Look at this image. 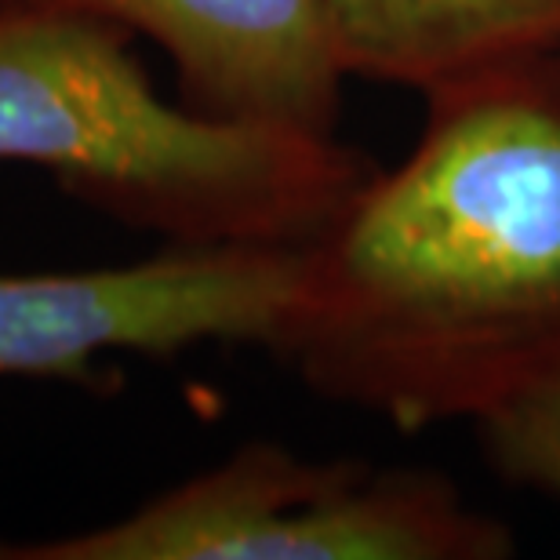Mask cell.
Listing matches in <instances>:
<instances>
[{"label": "cell", "instance_id": "obj_3", "mask_svg": "<svg viewBox=\"0 0 560 560\" xmlns=\"http://www.w3.org/2000/svg\"><path fill=\"white\" fill-rule=\"evenodd\" d=\"M506 524L422 469L244 447L103 528L0 546V560H499Z\"/></svg>", "mask_w": 560, "mask_h": 560}, {"label": "cell", "instance_id": "obj_7", "mask_svg": "<svg viewBox=\"0 0 560 560\" xmlns=\"http://www.w3.org/2000/svg\"><path fill=\"white\" fill-rule=\"evenodd\" d=\"M480 425L502 474L560 499V364L491 408Z\"/></svg>", "mask_w": 560, "mask_h": 560}, {"label": "cell", "instance_id": "obj_1", "mask_svg": "<svg viewBox=\"0 0 560 560\" xmlns=\"http://www.w3.org/2000/svg\"><path fill=\"white\" fill-rule=\"evenodd\" d=\"M425 98L416 153L310 241L288 346L400 430L480 422L560 364V44Z\"/></svg>", "mask_w": 560, "mask_h": 560}, {"label": "cell", "instance_id": "obj_4", "mask_svg": "<svg viewBox=\"0 0 560 560\" xmlns=\"http://www.w3.org/2000/svg\"><path fill=\"white\" fill-rule=\"evenodd\" d=\"M310 310L306 244H175L81 273H0V375L81 378L103 353L259 342L288 353Z\"/></svg>", "mask_w": 560, "mask_h": 560}, {"label": "cell", "instance_id": "obj_6", "mask_svg": "<svg viewBox=\"0 0 560 560\" xmlns=\"http://www.w3.org/2000/svg\"><path fill=\"white\" fill-rule=\"evenodd\" d=\"M342 73L436 92L560 44V0H320Z\"/></svg>", "mask_w": 560, "mask_h": 560}, {"label": "cell", "instance_id": "obj_2", "mask_svg": "<svg viewBox=\"0 0 560 560\" xmlns=\"http://www.w3.org/2000/svg\"><path fill=\"white\" fill-rule=\"evenodd\" d=\"M109 22L0 11V164L44 167L73 197L175 244H306L368 183L317 131L164 103Z\"/></svg>", "mask_w": 560, "mask_h": 560}, {"label": "cell", "instance_id": "obj_5", "mask_svg": "<svg viewBox=\"0 0 560 560\" xmlns=\"http://www.w3.org/2000/svg\"><path fill=\"white\" fill-rule=\"evenodd\" d=\"M145 33L175 62L189 109L331 136L342 66L320 0H0Z\"/></svg>", "mask_w": 560, "mask_h": 560}]
</instances>
